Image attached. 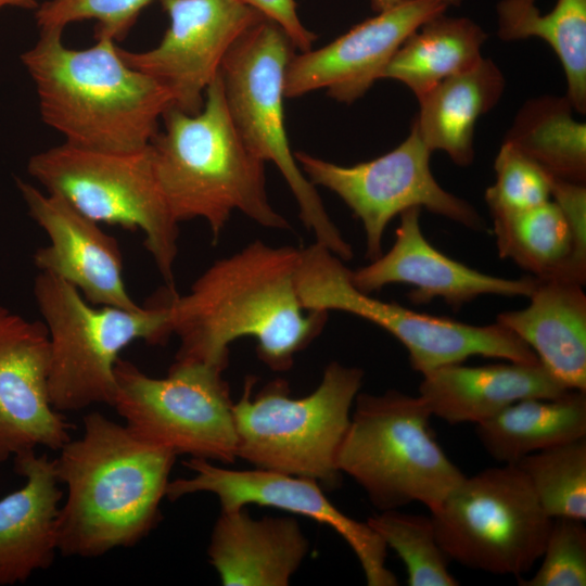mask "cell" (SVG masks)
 Wrapping results in <instances>:
<instances>
[{
    "label": "cell",
    "instance_id": "obj_1",
    "mask_svg": "<svg viewBox=\"0 0 586 586\" xmlns=\"http://www.w3.org/2000/svg\"><path fill=\"white\" fill-rule=\"evenodd\" d=\"M300 249L255 240L215 260L179 295L168 291L170 331L180 346L176 361L226 369L229 346L256 341L258 358L275 371L292 368L294 356L323 329L328 313L307 311L295 288Z\"/></svg>",
    "mask_w": 586,
    "mask_h": 586
},
{
    "label": "cell",
    "instance_id": "obj_2",
    "mask_svg": "<svg viewBox=\"0 0 586 586\" xmlns=\"http://www.w3.org/2000/svg\"><path fill=\"white\" fill-rule=\"evenodd\" d=\"M53 459L67 495L58 517V551L95 558L137 545L161 521L176 455L139 438L93 411L84 434L69 440Z\"/></svg>",
    "mask_w": 586,
    "mask_h": 586
},
{
    "label": "cell",
    "instance_id": "obj_3",
    "mask_svg": "<svg viewBox=\"0 0 586 586\" xmlns=\"http://www.w3.org/2000/svg\"><path fill=\"white\" fill-rule=\"evenodd\" d=\"M63 30L43 29L21 55L42 120L74 146L130 153L149 146L173 106L168 90L128 65L114 40L85 49L64 44Z\"/></svg>",
    "mask_w": 586,
    "mask_h": 586
},
{
    "label": "cell",
    "instance_id": "obj_4",
    "mask_svg": "<svg viewBox=\"0 0 586 586\" xmlns=\"http://www.w3.org/2000/svg\"><path fill=\"white\" fill-rule=\"evenodd\" d=\"M163 120L164 131L150 144L152 162L178 222L205 220L214 242L233 212L265 228L291 229L269 201L266 162L246 144L230 116L220 74L207 88L199 113L170 106Z\"/></svg>",
    "mask_w": 586,
    "mask_h": 586
},
{
    "label": "cell",
    "instance_id": "obj_5",
    "mask_svg": "<svg viewBox=\"0 0 586 586\" xmlns=\"http://www.w3.org/2000/svg\"><path fill=\"white\" fill-rule=\"evenodd\" d=\"M364 374L360 368L330 362L316 390L301 398L290 397L282 379L253 397L256 380L247 377L232 405L237 457L257 469L313 479L323 489L340 486L337 455Z\"/></svg>",
    "mask_w": 586,
    "mask_h": 586
},
{
    "label": "cell",
    "instance_id": "obj_6",
    "mask_svg": "<svg viewBox=\"0 0 586 586\" xmlns=\"http://www.w3.org/2000/svg\"><path fill=\"white\" fill-rule=\"evenodd\" d=\"M431 417L420 395L388 390L356 396L337 468L380 511L413 501L432 511L466 477L433 437Z\"/></svg>",
    "mask_w": 586,
    "mask_h": 586
},
{
    "label": "cell",
    "instance_id": "obj_7",
    "mask_svg": "<svg viewBox=\"0 0 586 586\" xmlns=\"http://www.w3.org/2000/svg\"><path fill=\"white\" fill-rule=\"evenodd\" d=\"M34 295L50 343V399L61 412L111 406L120 352L137 340L157 344L171 334L167 297L137 309L97 307L74 285L41 271Z\"/></svg>",
    "mask_w": 586,
    "mask_h": 586
},
{
    "label": "cell",
    "instance_id": "obj_8",
    "mask_svg": "<svg viewBox=\"0 0 586 586\" xmlns=\"http://www.w3.org/2000/svg\"><path fill=\"white\" fill-rule=\"evenodd\" d=\"M344 260L314 242L300 249L295 286L307 311H344L374 323L398 340L411 367L422 375L437 368L462 364L472 356L537 362L535 353L498 322L474 326L449 318L419 314L395 302L374 298L358 290Z\"/></svg>",
    "mask_w": 586,
    "mask_h": 586
},
{
    "label": "cell",
    "instance_id": "obj_9",
    "mask_svg": "<svg viewBox=\"0 0 586 586\" xmlns=\"http://www.w3.org/2000/svg\"><path fill=\"white\" fill-rule=\"evenodd\" d=\"M284 31L264 18L250 28L225 56L220 77L230 116L253 152L273 163L294 195L300 218L315 242L343 260L353 249L330 218L315 186L301 170L290 148L284 117V80L293 56Z\"/></svg>",
    "mask_w": 586,
    "mask_h": 586
},
{
    "label": "cell",
    "instance_id": "obj_10",
    "mask_svg": "<svg viewBox=\"0 0 586 586\" xmlns=\"http://www.w3.org/2000/svg\"><path fill=\"white\" fill-rule=\"evenodd\" d=\"M27 171L48 193L89 219L140 229L168 291L176 293L179 222L156 180L150 145L137 152L113 153L64 142L31 155Z\"/></svg>",
    "mask_w": 586,
    "mask_h": 586
},
{
    "label": "cell",
    "instance_id": "obj_11",
    "mask_svg": "<svg viewBox=\"0 0 586 586\" xmlns=\"http://www.w3.org/2000/svg\"><path fill=\"white\" fill-rule=\"evenodd\" d=\"M430 517L450 560L514 576L542 557L552 524L517 464L466 476Z\"/></svg>",
    "mask_w": 586,
    "mask_h": 586
},
{
    "label": "cell",
    "instance_id": "obj_12",
    "mask_svg": "<svg viewBox=\"0 0 586 586\" xmlns=\"http://www.w3.org/2000/svg\"><path fill=\"white\" fill-rule=\"evenodd\" d=\"M224 370L201 362L175 361L165 378H153L118 358L111 406L139 438L224 463L234 462L237 433Z\"/></svg>",
    "mask_w": 586,
    "mask_h": 586
},
{
    "label": "cell",
    "instance_id": "obj_13",
    "mask_svg": "<svg viewBox=\"0 0 586 586\" xmlns=\"http://www.w3.org/2000/svg\"><path fill=\"white\" fill-rule=\"evenodd\" d=\"M431 151L415 124L409 136L392 151L353 166L337 165L302 151L294 157L305 177L316 187L334 192L361 221L366 256L382 252L390 221L411 207H424L473 230L483 227L474 207L443 189L430 169Z\"/></svg>",
    "mask_w": 586,
    "mask_h": 586
},
{
    "label": "cell",
    "instance_id": "obj_14",
    "mask_svg": "<svg viewBox=\"0 0 586 586\" xmlns=\"http://www.w3.org/2000/svg\"><path fill=\"white\" fill-rule=\"evenodd\" d=\"M169 25L160 43L124 61L152 77L171 95L173 106L199 113L231 47L266 18L242 0H160Z\"/></svg>",
    "mask_w": 586,
    "mask_h": 586
},
{
    "label": "cell",
    "instance_id": "obj_15",
    "mask_svg": "<svg viewBox=\"0 0 586 586\" xmlns=\"http://www.w3.org/2000/svg\"><path fill=\"white\" fill-rule=\"evenodd\" d=\"M184 466L193 475L169 481L166 489L169 500L206 492L217 496L222 510L255 504L308 517L330 526L347 543L369 586L398 585L396 576L385 565L387 547L383 539L367 522L340 511L317 481L257 468L230 470L192 457Z\"/></svg>",
    "mask_w": 586,
    "mask_h": 586
},
{
    "label": "cell",
    "instance_id": "obj_16",
    "mask_svg": "<svg viewBox=\"0 0 586 586\" xmlns=\"http://www.w3.org/2000/svg\"><path fill=\"white\" fill-rule=\"evenodd\" d=\"M448 7L443 0H406L362 21L322 48L293 55L285 72V98L322 89L339 102L358 100L381 79L404 41Z\"/></svg>",
    "mask_w": 586,
    "mask_h": 586
},
{
    "label": "cell",
    "instance_id": "obj_17",
    "mask_svg": "<svg viewBox=\"0 0 586 586\" xmlns=\"http://www.w3.org/2000/svg\"><path fill=\"white\" fill-rule=\"evenodd\" d=\"M50 343L43 322L0 305V462L42 446L60 450L71 423L49 394Z\"/></svg>",
    "mask_w": 586,
    "mask_h": 586
},
{
    "label": "cell",
    "instance_id": "obj_18",
    "mask_svg": "<svg viewBox=\"0 0 586 586\" xmlns=\"http://www.w3.org/2000/svg\"><path fill=\"white\" fill-rule=\"evenodd\" d=\"M30 217L46 232L49 244L34 254L41 272L74 285L95 306L137 309L123 278V256L115 238L84 216L66 201L43 193L16 179Z\"/></svg>",
    "mask_w": 586,
    "mask_h": 586
},
{
    "label": "cell",
    "instance_id": "obj_19",
    "mask_svg": "<svg viewBox=\"0 0 586 586\" xmlns=\"http://www.w3.org/2000/svg\"><path fill=\"white\" fill-rule=\"evenodd\" d=\"M420 213V207L403 212L392 247L369 265L351 271L358 290L371 294L390 284H408L413 288L409 294L412 303L442 298L455 308L481 295L530 296L536 277H496L446 256L423 235Z\"/></svg>",
    "mask_w": 586,
    "mask_h": 586
},
{
    "label": "cell",
    "instance_id": "obj_20",
    "mask_svg": "<svg viewBox=\"0 0 586 586\" xmlns=\"http://www.w3.org/2000/svg\"><path fill=\"white\" fill-rule=\"evenodd\" d=\"M14 471L25 484L0 498V585L24 583L48 569L58 551L63 492L53 460L35 450L16 455Z\"/></svg>",
    "mask_w": 586,
    "mask_h": 586
},
{
    "label": "cell",
    "instance_id": "obj_21",
    "mask_svg": "<svg viewBox=\"0 0 586 586\" xmlns=\"http://www.w3.org/2000/svg\"><path fill=\"white\" fill-rule=\"evenodd\" d=\"M419 395L432 416L450 424L485 421L526 398H552L568 391L539 361L477 367L448 365L422 375Z\"/></svg>",
    "mask_w": 586,
    "mask_h": 586
},
{
    "label": "cell",
    "instance_id": "obj_22",
    "mask_svg": "<svg viewBox=\"0 0 586 586\" xmlns=\"http://www.w3.org/2000/svg\"><path fill=\"white\" fill-rule=\"evenodd\" d=\"M309 543L293 518H252L243 508L222 510L207 549L225 586H286Z\"/></svg>",
    "mask_w": 586,
    "mask_h": 586
},
{
    "label": "cell",
    "instance_id": "obj_23",
    "mask_svg": "<svg viewBox=\"0 0 586 586\" xmlns=\"http://www.w3.org/2000/svg\"><path fill=\"white\" fill-rule=\"evenodd\" d=\"M583 284L537 278L530 304L502 311L496 322L519 336L570 390L586 391V295Z\"/></svg>",
    "mask_w": 586,
    "mask_h": 586
},
{
    "label": "cell",
    "instance_id": "obj_24",
    "mask_svg": "<svg viewBox=\"0 0 586 586\" xmlns=\"http://www.w3.org/2000/svg\"><path fill=\"white\" fill-rule=\"evenodd\" d=\"M504 89L501 71L485 58L440 81L418 100L420 111L413 124L424 144L431 152H446L459 166H469L474 158L476 122L497 104Z\"/></svg>",
    "mask_w": 586,
    "mask_h": 586
},
{
    "label": "cell",
    "instance_id": "obj_25",
    "mask_svg": "<svg viewBox=\"0 0 586 586\" xmlns=\"http://www.w3.org/2000/svg\"><path fill=\"white\" fill-rule=\"evenodd\" d=\"M476 436L501 464H514L530 454L586 437V391L519 400L477 423Z\"/></svg>",
    "mask_w": 586,
    "mask_h": 586
},
{
    "label": "cell",
    "instance_id": "obj_26",
    "mask_svg": "<svg viewBox=\"0 0 586 586\" xmlns=\"http://www.w3.org/2000/svg\"><path fill=\"white\" fill-rule=\"evenodd\" d=\"M486 39V33L472 20L440 14L404 41L381 78L404 84L419 100L440 81L480 62Z\"/></svg>",
    "mask_w": 586,
    "mask_h": 586
},
{
    "label": "cell",
    "instance_id": "obj_27",
    "mask_svg": "<svg viewBox=\"0 0 586 586\" xmlns=\"http://www.w3.org/2000/svg\"><path fill=\"white\" fill-rule=\"evenodd\" d=\"M536 0H501L496 7L498 36L513 41L530 37L545 40L559 58L573 110L586 112V0H558L542 14Z\"/></svg>",
    "mask_w": 586,
    "mask_h": 586
},
{
    "label": "cell",
    "instance_id": "obj_28",
    "mask_svg": "<svg viewBox=\"0 0 586 586\" xmlns=\"http://www.w3.org/2000/svg\"><path fill=\"white\" fill-rule=\"evenodd\" d=\"M566 97L531 99L518 112L505 143L537 163L552 177L586 181V126L577 122Z\"/></svg>",
    "mask_w": 586,
    "mask_h": 586
},
{
    "label": "cell",
    "instance_id": "obj_29",
    "mask_svg": "<svg viewBox=\"0 0 586 586\" xmlns=\"http://www.w3.org/2000/svg\"><path fill=\"white\" fill-rule=\"evenodd\" d=\"M492 218L501 258L536 278L559 277L583 284L575 272L570 228L552 200L522 212L492 214Z\"/></svg>",
    "mask_w": 586,
    "mask_h": 586
},
{
    "label": "cell",
    "instance_id": "obj_30",
    "mask_svg": "<svg viewBox=\"0 0 586 586\" xmlns=\"http://www.w3.org/2000/svg\"><path fill=\"white\" fill-rule=\"evenodd\" d=\"M514 464L551 519L586 520V437L530 454Z\"/></svg>",
    "mask_w": 586,
    "mask_h": 586
},
{
    "label": "cell",
    "instance_id": "obj_31",
    "mask_svg": "<svg viewBox=\"0 0 586 586\" xmlns=\"http://www.w3.org/2000/svg\"><path fill=\"white\" fill-rule=\"evenodd\" d=\"M367 523L402 559L409 586H457L450 559L441 547L431 517L398 509L381 511Z\"/></svg>",
    "mask_w": 586,
    "mask_h": 586
},
{
    "label": "cell",
    "instance_id": "obj_32",
    "mask_svg": "<svg viewBox=\"0 0 586 586\" xmlns=\"http://www.w3.org/2000/svg\"><path fill=\"white\" fill-rule=\"evenodd\" d=\"M494 169L496 181L485 191L491 214L522 212L550 200L552 176L510 144L502 142Z\"/></svg>",
    "mask_w": 586,
    "mask_h": 586
},
{
    "label": "cell",
    "instance_id": "obj_33",
    "mask_svg": "<svg viewBox=\"0 0 586 586\" xmlns=\"http://www.w3.org/2000/svg\"><path fill=\"white\" fill-rule=\"evenodd\" d=\"M153 0H46L35 10L40 30L60 29L81 21H94V37L115 42L124 39L142 10Z\"/></svg>",
    "mask_w": 586,
    "mask_h": 586
},
{
    "label": "cell",
    "instance_id": "obj_34",
    "mask_svg": "<svg viewBox=\"0 0 586 586\" xmlns=\"http://www.w3.org/2000/svg\"><path fill=\"white\" fill-rule=\"evenodd\" d=\"M584 521L572 518L552 519L535 574L521 578V586H585L586 528Z\"/></svg>",
    "mask_w": 586,
    "mask_h": 586
},
{
    "label": "cell",
    "instance_id": "obj_35",
    "mask_svg": "<svg viewBox=\"0 0 586 586\" xmlns=\"http://www.w3.org/2000/svg\"><path fill=\"white\" fill-rule=\"evenodd\" d=\"M552 201L561 209L570 228L573 249L574 267L578 280L586 281V188L576 183L552 177Z\"/></svg>",
    "mask_w": 586,
    "mask_h": 586
},
{
    "label": "cell",
    "instance_id": "obj_36",
    "mask_svg": "<svg viewBox=\"0 0 586 586\" xmlns=\"http://www.w3.org/2000/svg\"><path fill=\"white\" fill-rule=\"evenodd\" d=\"M263 16L276 23L288 36L293 48L302 52L313 48L316 35L300 20L295 0H242Z\"/></svg>",
    "mask_w": 586,
    "mask_h": 586
},
{
    "label": "cell",
    "instance_id": "obj_37",
    "mask_svg": "<svg viewBox=\"0 0 586 586\" xmlns=\"http://www.w3.org/2000/svg\"><path fill=\"white\" fill-rule=\"evenodd\" d=\"M406 0H371V8L375 13L388 10ZM448 5H460L463 0H443Z\"/></svg>",
    "mask_w": 586,
    "mask_h": 586
},
{
    "label": "cell",
    "instance_id": "obj_38",
    "mask_svg": "<svg viewBox=\"0 0 586 586\" xmlns=\"http://www.w3.org/2000/svg\"><path fill=\"white\" fill-rule=\"evenodd\" d=\"M37 0H0V11L4 8L34 9L38 8Z\"/></svg>",
    "mask_w": 586,
    "mask_h": 586
}]
</instances>
